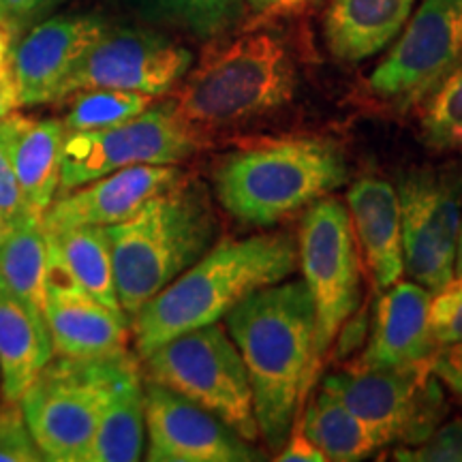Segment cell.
Listing matches in <instances>:
<instances>
[{
	"label": "cell",
	"instance_id": "obj_38",
	"mask_svg": "<svg viewBox=\"0 0 462 462\" xmlns=\"http://www.w3.org/2000/svg\"><path fill=\"white\" fill-rule=\"evenodd\" d=\"M279 460L281 462H326L323 454L313 446V441L304 435L300 415L296 418V432H293L291 437H287L285 446L281 448Z\"/></svg>",
	"mask_w": 462,
	"mask_h": 462
},
{
	"label": "cell",
	"instance_id": "obj_13",
	"mask_svg": "<svg viewBox=\"0 0 462 462\" xmlns=\"http://www.w3.org/2000/svg\"><path fill=\"white\" fill-rule=\"evenodd\" d=\"M402 262L415 282L439 291L454 279L462 178L415 171L398 182Z\"/></svg>",
	"mask_w": 462,
	"mask_h": 462
},
{
	"label": "cell",
	"instance_id": "obj_32",
	"mask_svg": "<svg viewBox=\"0 0 462 462\" xmlns=\"http://www.w3.org/2000/svg\"><path fill=\"white\" fill-rule=\"evenodd\" d=\"M396 460L404 462H462V420H454L415 448H401Z\"/></svg>",
	"mask_w": 462,
	"mask_h": 462
},
{
	"label": "cell",
	"instance_id": "obj_16",
	"mask_svg": "<svg viewBox=\"0 0 462 462\" xmlns=\"http://www.w3.org/2000/svg\"><path fill=\"white\" fill-rule=\"evenodd\" d=\"M182 178L173 165H131L58 195L42 217L45 231L79 225H116L135 215L150 198Z\"/></svg>",
	"mask_w": 462,
	"mask_h": 462
},
{
	"label": "cell",
	"instance_id": "obj_24",
	"mask_svg": "<svg viewBox=\"0 0 462 462\" xmlns=\"http://www.w3.org/2000/svg\"><path fill=\"white\" fill-rule=\"evenodd\" d=\"M146 413L140 371L123 379L109 398L84 462H133L143 454Z\"/></svg>",
	"mask_w": 462,
	"mask_h": 462
},
{
	"label": "cell",
	"instance_id": "obj_18",
	"mask_svg": "<svg viewBox=\"0 0 462 462\" xmlns=\"http://www.w3.org/2000/svg\"><path fill=\"white\" fill-rule=\"evenodd\" d=\"M430 291L420 282H394L377 300L371 340L349 366H411L435 354L430 332Z\"/></svg>",
	"mask_w": 462,
	"mask_h": 462
},
{
	"label": "cell",
	"instance_id": "obj_21",
	"mask_svg": "<svg viewBox=\"0 0 462 462\" xmlns=\"http://www.w3.org/2000/svg\"><path fill=\"white\" fill-rule=\"evenodd\" d=\"M415 0H330L323 37L330 54L346 65L368 60L402 32Z\"/></svg>",
	"mask_w": 462,
	"mask_h": 462
},
{
	"label": "cell",
	"instance_id": "obj_26",
	"mask_svg": "<svg viewBox=\"0 0 462 462\" xmlns=\"http://www.w3.org/2000/svg\"><path fill=\"white\" fill-rule=\"evenodd\" d=\"M125 14L154 28H170L198 39L227 32L245 14V0H109Z\"/></svg>",
	"mask_w": 462,
	"mask_h": 462
},
{
	"label": "cell",
	"instance_id": "obj_14",
	"mask_svg": "<svg viewBox=\"0 0 462 462\" xmlns=\"http://www.w3.org/2000/svg\"><path fill=\"white\" fill-rule=\"evenodd\" d=\"M148 454L152 462H253L263 460L221 418L165 385L143 388Z\"/></svg>",
	"mask_w": 462,
	"mask_h": 462
},
{
	"label": "cell",
	"instance_id": "obj_12",
	"mask_svg": "<svg viewBox=\"0 0 462 462\" xmlns=\"http://www.w3.org/2000/svg\"><path fill=\"white\" fill-rule=\"evenodd\" d=\"M460 62L462 0H421L368 86L374 97L404 112L420 106Z\"/></svg>",
	"mask_w": 462,
	"mask_h": 462
},
{
	"label": "cell",
	"instance_id": "obj_42",
	"mask_svg": "<svg viewBox=\"0 0 462 462\" xmlns=\"http://www.w3.org/2000/svg\"><path fill=\"white\" fill-rule=\"evenodd\" d=\"M0 231H3V229H0Z\"/></svg>",
	"mask_w": 462,
	"mask_h": 462
},
{
	"label": "cell",
	"instance_id": "obj_20",
	"mask_svg": "<svg viewBox=\"0 0 462 462\" xmlns=\"http://www.w3.org/2000/svg\"><path fill=\"white\" fill-rule=\"evenodd\" d=\"M346 204L373 285L388 289L398 282L404 270L401 204L396 189L388 180L362 178L346 193Z\"/></svg>",
	"mask_w": 462,
	"mask_h": 462
},
{
	"label": "cell",
	"instance_id": "obj_1",
	"mask_svg": "<svg viewBox=\"0 0 462 462\" xmlns=\"http://www.w3.org/2000/svg\"><path fill=\"white\" fill-rule=\"evenodd\" d=\"M245 360L259 435L285 446L315 377V306L304 281L257 289L227 313Z\"/></svg>",
	"mask_w": 462,
	"mask_h": 462
},
{
	"label": "cell",
	"instance_id": "obj_28",
	"mask_svg": "<svg viewBox=\"0 0 462 462\" xmlns=\"http://www.w3.org/2000/svg\"><path fill=\"white\" fill-rule=\"evenodd\" d=\"M67 99H71V106L62 118L65 133H84L114 129L129 123L152 106L154 97L142 92L92 88L75 92Z\"/></svg>",
	"mask_w": 462,
	"mask_h": 462
},
{
	"label": "cell",
	"instance_id": "obj_15",
	"mask_svg": "<svg viewBox=\"0 0 462 462\" xmlns=\"http://www.w3.org/2000/svg\"><path fill=\"white\" fill-rule=\"evenodd\" d=\"M112 22L103 14H58L14 43L20 107L58 101L62 84Z\"/></svg>",
	"mask_w": 462,
	"mask_h": 462
},
{
	"label": "cell",
	"instance_id": "obj_4",
	"mask_svg": "<svg viewBox=\"0 0 462 462\" xmlns=\"http://www.w3.org/2000/svg\"><path fill=\"white\" fill-rule=\"evenodd\" d=\"M296 67L273 32H253L215 43L182 78L173 109L206 142L210 131L246 125L285 107L296 95Z\"/></svg>",
	"mask_w": 462,
	"mask_h": 462
},
{
	"label": "cell",
	"instance_id": "obj_35",
	"mask_svg": "<svg viewBox=\"0 0 462 462\" xmlns=\"http://www.w3.org/2000/svg\"><path fill=\"white\" fill-rule=\"evenodd\" d=\"M368 337V310L360 309L354 310L346 319L343 321V326L338 328L337 338H334V357L337 360H346L357 351L362 349L364 343H366Z\"/></svg>",
	"mask_w": 462,
	"mask_h": 462
},
{
	"label": "cell",
	"instance_id": "obj_8",
	"mask_svg": "<svg viewBox=\"0 0 462 462\" xmlns=\"http://www.w3.org/2000/svg\"><path fill=\"white\" fill-rule=\"evenodd\" d=\"M430 357L411 366H346L326 377L321 390L337 396L383 446L392 441L418 446L448 411L441 385L430 371Z\"/></svg>",
	"mask_w": 462,
	"mask_h": 462
},
{
	"label": "cell",
	"instance_id": "obj_25",
	"mask_svg": "<svg viewBox=\"0 0 462 462\" xmlns=\"http://www.w3.org/2000/svg\"><path fill=\"white\" fill-rule=\"evenodd\" d=\"M48 262L42 218H24L0 231V279L42 315L48 291Z\"/></svg>",
	"mask_w": 462,
	"mask_h": 462
},
{
	"label": "cell",
	"instance_id": "obj_30",
	"mask_svg": "<svg viewBox=\"0 0 462 462\" xmlns=\"http://www.w3.org/2000/svg\"><path fill=\"white\" fill-rule=\"evenodd\" d=\"M37 443L28 430L20 401L0 402V462H42Z\"/></svg>",
	"mask_w": 462,
	"mask_h": 462
},
{
	"label": "cell",
	"instance_id": "obj_2",
	"mask_svg": "<svg viewBox=\"0 0 462 462\" xmlns=\"http://www.w3.org/2000/svg\"><path fill=\"white\" fill-rule=\"evenodd\" d=\"M296 265L298 248L287 234L223 240L133 315L137 354L217 323L253 291L291 276Z\"/></svg>",
	"mask_w": 462,
	"mask_h": 462
},
{
	"label": "cell",
	"instance_id": "obj_27",
	"mask_svg": "<svg viewBox=\"0 0 462 462\" xmlns=\"http://www.w3.org/2000/svg\"><path fill=\"white\" fill-rule=\"evenodd\" d=\"M300 421L304 435L313 441L326 460L354 462L383 448V441L326 390H321V394L309 404Z\"/></svg>",
	"mask_w": 462,
	"mask_h": 462
},
{
	"label": "cell",
	"instance_id": "obj_34",
	"mask_svg": "<svg viewBox=\"0 0 462 462\" xmlns=\"http://www.w3.org/2000/svg\"><path fill=\"white\" fill-rule=\"evenodd\" d=\"M14 42L15 34L0 24V118L20 107L14 71Z\"/></svg>",
	"mask_w": 462,
	"mask_h": 462
},
{
	"label": "cell",
	"instance_id": "obj_36",
	"mask_svg": "<svg viewBox=\"0 0 462 462\" xmlns=\"http://www.w3.org/2000/svg\"><path fill=\"white\" fill-rule=\"evenodd\" d=\"M430 371L446 388L462 401V343L441 346L430 357Z\"/></svg>",
	"mask_w": 462,
	"mask_h": 462
},
{
	"label": "cell",
	"instance_id": "obj_23",
	"mask_svg": "<svg viewBox=\"0 0 462 462\" xmlns=\"http://www.w3.org/2000/svg\"><path fill=\"white\" fill-rule=\"evenodd\" d=\"M45 238H48L50 257L48 279L71 282L99 302L123 310L116 293L112 248L106 227L79 225V227L45 231Z\"/></svg>",
	"mask_w": 462,
	"mask_h": 462
},
{
	"label": "cell",
	"instance_id": "obj_17",
	"mask_svg": "<svg viewBox=\"0 0 462 462\" xmlns=\"http://www.w3.org/2000/svg\"><path fill=\"white\" fill-rule=\"evenodd\" d=\"M43 317L54 356L99 357L126 351L129 321L125 310L99 302L71 282L48 279Z\"/></svg>",
	"mask_w": 462,
	"mask_h": 462
},
{
	"label": "cell",
	"instance_id": "obj_33",
	"mask_svg": "<svg viewBox=\"0 0 462 462\" xmlns=\"http://www.w3.org/2000/svg\"><path fill=\"white\" fill-rule=\"evenodd\" d=\"M24 218H37L26 210L24 199H22L20 187H17L14 167L9 163L7 148H5L3 133H0V229L14 225Z\"/></svg>",
	"mask_w": 462,
	"mask_h": 462
},
{
	"label": "cell",
	"instance_id": "obj_31",
	"mask_svg": "<svg viewBox=\"0 0 462 462\" xmlns=\"http://www.w3.org/2000/svg\"><path fill=\"white\" fill-rule=\"evenodd\" d=\"M430 332L437 346L462 343V273L430 300Z\"/></svg>",
	"mask_w": 462,
	"mask_h": 462
},
{
	"label": "cell",
	"instance_id": "obj_37",
	"mask_svg": "<svg viewBox=\"0 0 462 462\" xmlns=\"http://www.w3.org/2000/svg\"><path fill=\"white\" fill-rule=\"evenodd\" d=\"M321 0H246V7L257 22L293 17L315 9Z\"/></svg>",
	"mask_w": 462,
	"mask_h": 462
},
{
	"label": "cell",
	"instance_id": "obj_29",
	"mask_svg": "<svg viewBox=\"0 0 462 462\" xmlns=\"http://www.w3.org/2000/svg\"><path fill=\"white\" fill-rule=\"evenodd\" d=\"M421 135L435 150H462V62L426 97Z\"/></svg>",
	"mask_w": 462,
	"mask_h": 462
},
{
	"label": "cell",
	"instance_id": "obj_5",
	"mask_svg": "<svg viewBox=\"0 0 462 462\" xmlns=\"http://www.w3.org/2000/svg\"><path fill=\"white\" fill-rule=\"evenodd\" d=\"M349 167L326 140H274L242 148L218 161L215 189L238 221L265 227L343 187Z\"/></svg>",
	"mask_w": 462,
	"mask_h": 462
},
{
	"label": "cell",
	"instance_id": "obj_9",
	"mask_svg": "<svg viewBox=\"0 0 462 462\" xmlns=\"http://www.w3.org/2000/svg\"><path fill=\"white\" fill-rule=\"evenodd\" d=\"M300 268L315 306V366L330 349L343 321L360 306V255L343 201L310 204L300 225Z\"/></svg>",
	"mask_w": 462,
	"mask_h": 462
},
{
	"label": "cell",
	"instance_id": "obj_7",
	"mask_svg": "<svg viewBox=\"0 0 462 462\" xmlns=\"http://www.w3.org/2000/svg\"><path fill=\"white\" fill-rule=\"evenodd\" d=\"M143 371L148 381L198 402L246 441L259 437L245 360L217 323L165 340L143 356Z\"/></svg>",
	"mask_w": 462,
	"mask_h": 462
},
{
	"label": "cell",
	"instance_id": "obj_41",
	"mask_svg": "<svg viewBox=\"0 0 462 462\" xmlns=\"http://www.w3.org/2000/svg\"><path fill=\"white\" fill-rule=\"evenodd\" d=\"M456 273H462V221H460V231H458V242H456Z\"/></svg>",
	"mask_w": 462,
	"mask_h": 462
},
{
	"label": "cell",
	"instance_id": "obj_6",
	"mask_svg": "<svg viewBox=\"0 0 462 462\" xmlns=\"http://www.w3.org/2000/svg\"><path fill=\"white\" fill-rule=\"evenodd\" d=\"M135 371L140 366L126 351L51 357L20 398L28 430L43 458L84 462L109 398Z\"/></svg>",
	"mask_w": 462,
	"mask_h": 462
},
{
	"label": "cell",
	"instance_id": "obj_40",
	"mask_svg": "<svg viewBox=\"0 0 462 462\" xmlns=\"http://www.w3.org/2000/svg\"><path fill=\"white\" fill-rule=\"evenodd\" d=\"M67 3V0H37V11H34V17L48 15L51 9H56L58 5Z\"/></svg>",
	"mask_w": 462,
	"mask_h": 462
},
{
	"label": "cell",
	"instance_id": "obj_19",
	"mask_svg": "<svg viewBox=\"0 0 462 462\" xmlns=\"http://www.w3.org/2000/svg\"><path fill=\"white\" fill-rule=\"evenodd\" d=\"M0 133L26 210L42 218L60 184L65 125L60 118H31L14 112L0 118Z\"/></svg>",
	"mask_w": 462,
	"mask_h": 462
},
{
	"label": "cell",
	"instance_id": "obj_39",
	"mask_svg": "<svg viewBox=\"0 0 462 462\" xmlns=\"http://www.w3.org/2000/svg\"><path fill=\"white\" fill-rule=\"evenodd\" d=\"M37 0H0V24L20 34L34 20Z\"/></svg>",
	"mask_w": 462,
	"mask_h": 462
},
{
	"label": "cell",
	"instance_id": "obj_3",
	"mask_svg": "<svg viewBox=\"0 0 462 462\" xmlns=\"http://www.w3.org/2000/svg\"><path fill=\"white\" fill-rule=\"evenodd\" d=\"M217 217L206 189L180 178L135 215L107 225L118 302L131 317L210 251Z\"/></svg>",
	"mask_w": 462,
	"mask_h": 462
},
{
	"label": "cell",
	"instance_id": "obj_22",
	"mask_svg": "<svg viewBox=\"0 0 462 462\" xmlns=\"http://www.w3.org/2000/svg\"><path fill=\"white\" fill-rule=\"evenodd\" d=\"M54 357L45 317L22 302L0 279V390L20 401L28 385Z\"/></svg>",
	"mask_w": 462,
	"mask_h": 462
},
{
	"label": "cell",
	"instance_id": "obj_11",
	"mask_svg": "<svg viewBox=\"0 0 462 462\" xmlns=\"http://www.w3.org/2000/svg\"><path fill=\"white\" fill-rule=\"evenodd\" d=\"M193 67V51L154 26H109L62 84L58 101L107 88L167 95Z\"/></svg>",
	"mask_w": 462,
	"mask_h": 462
},
{
	"label": "cell",
	"instance_id": "obj_10",
	"mask_svg": "<svg viewBox=\"0 0 462 462\" xmlns=\"http://www.w3.org/2000/svg\"><path fill=\"white\" fill-rule=\"evenodd\" d=\"M204 143L182 125L171 101L150 106L114 129L67 133L56 198L123 167L180 163Z\"/></svg>",
	"mask_w": 462,
	"mask_h": 462
}]
</instances>
